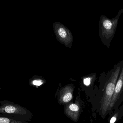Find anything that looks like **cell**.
<instances>
[{"mask_svg":"<svg viewBox=\"0 0 123 123\" xmlns=\"http://www.w3.org/2000/svg\"><path fill=\"white\" fill-rule=\"evenodd\" d=\"M0 103V115L17 120L30 121L32 114L27 108L9 101H1Z\"/></svg>","mask_w":123,"mask_h":123,"instance_id":"obj_1","label":"cell"},{"mask_svg":"<svg viewBox=\"0 0 123 123\" xmlns=\"http://www.w3.org/2000/svg\"><path fill=\"white\" fill-rule=\"evenodd\" d=\"M120 67H118L112 72L108 81L102 101L101 111L103 116L109 110V107L114 94L116 84L120 75Z\"/></svg>","mask_w":123,"mask_h":123,"instance_id":"obj_2","label":"cell"},{"mask_svg":"<svg viewBox=\"0 0 123 123\" xmlns=\"http://www.w3.org/2000/svg\"><path fill=\"white\" fill-rule=\"evenodd\" d=\"M123 12V9L120 10L116 16L111 19L104 15L100 17L99 24L100 31L103 39L110 42L112 39L117 26L119 17Z\"/></svg>","mask_w":123,"mask_h":123,"instance_id":"obj_3","label":"cell"},{"mask_svg":"<svg viewBox=\"0 0 123 123\" xmlns=\"http://www.w3.org/2000/svg\"><path fill=\"white\" fill-rule=\"evenodd\" d=\"M53 29L57 38L60 42L68 46L71 44L73 37L69 30L61 23L54 22Z\"/></svg>","mask_w":123,"mask_h":123,"instance_id":"obj_4","label":"cell"},{"mask_svg":"<svg viewBox=\"0 0 123 123\" xmlns=\"http://www.w3.org/2000/svg\"><path fill=\"white\" fill-rule=\"evenodd\" d=\"M82 110L81 105L79 100H76L74 103L71 102L64 105V114L75 123L79 120Z\"/></svg>","mask_w":123,"mask_h":123,"instance_id":"obj_5","label":"cell"},{"mask_svg":"<svg viewBox=\"0 0 123 123\" xmlns=\"http://www.w3.org/2000/svg\"><path fill=\"white\" fill-rule=\"evenodd\" d=\"M123 88V67L119 75L115 87L114 94L109 107V110H111L114 107L116 101L119 98Z\"/></svg>","mask_w":123,"mask_h":123,"instance_id":"obj_6","label":"cell"},{"mask_svg":"<svg viewBox=\"0 0 123 123\" xmlns=\"http://www.w3.org/2000/svg\"><path fill=\"white\" fill-rule=\"evenodd\" d=\"M73 89L71 87L67 86L63 89L58 96L59 104L64 105L71 102L73 98Z\"/></svg>","mask_w":123,"mask_h":123,"instance_id":"obj_7","label":"cell"},{"mask_svg":"<svg viewBox=\"0 0 123 123\" xmlns=\"http://www.w3.org/2000/svg\"><path fill=\"white\" fill-rule=\"evenodd\" d=\"M0 123H28L26 121H19L0 115Z\"/></svg>","mask_w":123,"mask_h":123,"instance_id":"obj_8","label":"cell"},{"mask_svg":"<svg viewBox=\"0 0 123 123\" xmlns=\"http://www.w3.org/2000/svg\"><path fill=\"white\" fill-rule=\"evenodd\" d=\"M91 78L90 77H87L85 78L84 80V83L86 86H89L91 83Z\"/></svg>","mask_w":123,"mask_h":123,"instance_id":"obj_9","label":"cell"},{"mask_svg":"<svg viewBox=\"0 0 123 123\" xmlns=\"http://www.w3.org/2000/svg\"><path fill=\"white\" fill-rule=\"evenodd\" d=\"M118 113H117L115 114V115L111 118V119L110 121V123H114L116 121V120L117 119L118 116Z\"/></svg>","mask_w":123,"mask_h":123,"instance_id":"obj_10","label":"cell"},{"mask_svg":"<svg viewBox=\"0 0 123 123\" xmlns=\"http://www.w3.org/2000/svg\"><path fill=\"white\" fill-rule=\"evenodd\" d=\"M43 83L42 81L40 80H35L33 82V84L36 86H40Z\"/></svg>","mask_w":123,"mask_h":123,"instance_id":"obj_11","label":"cell"}]
</instances>
